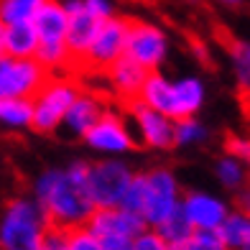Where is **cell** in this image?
Listing matches in <instances>:
<instances>
[{"label": "cell", "mask_w": 250, "mask_h": 250, "mask_svg": "<svg viewBox=\"0 0 250 250\" xmlns=\"http://www.w3.org/2000/svg\"><path fill=\"white\" fill-rule=\"evenodd\" d=\"M87 166L89 164L77 161L62 171L51 168V171L41 174V179L36 181V202L51 227H59V230L82 227L89 220V214L95 212L84 191Z\"/></svg>", "instance_id": "obj_1"}, {"label": "cell", "mask_w": 250, "mask_h": 250, "mask_svg": "<svg viewBox=\"0 0 250 250\" xmlns=\"http://www.w3.org/2000/svg\"><path fill=\"white\" fill-rule=\"evenodd\" d=\"M49 220L36 199H10L0 220V250H39Z\"/></svg>", "instance_id": "obj_2"}, {"label": "cell", "mask_w": 250, "mask_h": 250, "mask_svg": "<svg viewBox=\"0 0 250 250\" xmlns=\"http://www.w3.org/2000/svg\"><path fill=\"white\" fill-rule=\"evenodd\" d=\"M82 92V82L79 77L72 74H51L41 89L31 97V125L36 133H56L64 112L69 110L74 97Z\"/></svg>", "instance_id": "obj_3"}, {"label": "cell", "mask_w": 250, "mask_h": 250, "mask_svg": "<svg viewBox=\"0 0 250 250\" xmlns=\"http://www.w3.org/2000/svg\"><path fill=\"white\" fill-rule=\"evenodd\" d=\"M133 171L123 161H100L87 166L84 176V191L87 199L92 202L95 209H110L120 207V199L125 194V189L130 184Z\"/></svg>", "instance_id": "obj_4"}, {"label": "cell", "mask_w": 250, "mask_h": 250, "mask_svg": "<svg viewBox=\"0 0 250 250\" xmlns=\"http://www.w3.org/2000/svg\"><path fill=\"white\" fill-rule=\"evenodd\" d=\"M128 23L130 18L110 16L105 21H100V26L92 36V43L84 54L82 64L77 72H100L105 74L110 64H115L120 56L125 54V36H128Z\"/></svg>", "instance_id": "obj_5"}, {"label": "cell", "mask_w": 250, "mask_h": 250, "mask_svg": "<svg viewBox=\"0 0 250 250\" xmlns=\"http://www.w3.org/2000/svg\"><path fill=\"white\" fill-rule=\"evenodd\" d=\"M49 77L51 74L36 59H13V56L3 54L0 56V100L5 97L31 100Z\"/></svg>", "instance_id": "obj_6"}, {"label": "cell", "mask_w": 250, "mask_h": 250, "mask_svg": "<svg viewBox=\"0 0 250 250\" xmlns=\"http://www.w3.org/2000/svg\"><path fill=\"white\" fill-rule=\"evenodd\" d=\"M168 41L161 28H156L146 21H133L128 23V36H125V56L141 64L146 72H158L161 62L166 59Z\"/></svg>", "instance_id": "obj_7"}, {"label": "cell", "mask_w": 250, "mask_h": 250, "mask_svg": "<svg viewBox=\"0 0 250 250\" xmlns=\"http://www.w3.org/2000/svg\"><path fill=\"white\" fill-rule=\"evenodd\" d=\"M179 204V184L168 168H153L146 174V204H143V222L146 227H156L168 212Z\"/></svg>", "instance_id": "obj_8"}, {"label": "cell", "mask_w": 250, "mask_h": 250, "mask_svg": "<svg viewBox=\"0 0 250 250\" xmlns=\"http://www.w3.org/2000/svg\"><path fill=\"white\" fill-rule=\"evenodd\" d=\"M66 10V33H64V43H66V51L72 56V77H77V69L82 64L84 54L92 43V36L100 26V21L92 18L82 8V0H69L64 3Z\"/></svg>", "instance_id": "obj_9"}, {"label": "cell", "mask_w": 250, "mask_h": 250, "mask_svg": "<svg viewBox=\"0 0 250 250\" xmlns=\"http://www.w3.org/2000/svg\"><path fill=\"white\" fill-rule=\"evenodd\" d=\"M84 143L102 153H125L138 146L130 135V128L125 125V120L112 110H105L100 115V120L84 133Z\"/></svg>", "instance_id": "obj_10"}, {"label": "cell", "mask_w": 250, "mask_h": 250, "mask_svg": "<svg viewBox=\"0 0 250 250\" xmlns=\"http://www.w3.org/2000/svg\"><path fill=\"white\" fill-rule=\"evenodd\" d=\"M128 110V115L133 118L135 128H138V135L146 146L158 151H168L174 148V120L156 112L151 107H146L141 100H133V102H125L123 105Z\"/></svg>", "instance_id": "obj_11"}, {"label": "cell", "mask_w": 250, "mask_h": 250, "mask_svg": "<svg viewBox=\"0 0 250 250\" xmlns=\"http://www.w3.org/2000/svg\"><path fill=\"white\" fill-rule=\"evenodd\" d=\"M102 112H105L102 100L95 92H89V89L82 87V92L74 97L69 110L64 112L59 128H62L64 135H69V138H84V133L100 120ZM59 128H56V130H59Z\"/></svg>", "instance_id": "obj_12"}, {"label": "cell", "mask_w": 250, "mask_h": 250, "mask_svg": "<svg viewBox=\"0 0 250 250\" xmlns=\"http://www.w3.org/2000/svg\"><path fill=\"white\" fill-rule=\"evenodd\" d=\"M179 204L194 230H217L225 214L230 212L225 202L212 194H202V191H187L184 197H179Z\"/></svg>", "instance_id": "obj_13"}, {"label": "cell", "mask_w": 250, "mask_h": 250, "mask_svg": "<svg viewBox=\"0 0 250 250\" xmlns=\"http://www.w3.org/2000/svg\"><path fill=\"white\" fill-rule=\"evenodd\" d=\"M84 227L95 237H105V235H123V237H135L146 230V222L138 214H130L120 207H110V209H95L89 214V220Z\"/></svg>", "instance_id": "obj_14"}, {"label": "cell", "mask_w": 250, "mask_h": 250, "mask_svg": "<svg viewBox=\"0 0 250 250\" xmlns=\"http://www.w3.org/2000/svg\"><path fill=\"white\" fill-rule=\"evenodd\" d=\"M105 77L110 79V87H112V92H115V97L125 105V102L138 100L141 87L146 82V77H148V72L123 54L115 64H110L105 69Z\"/></svg>", "instance_id": "obj_15"}, {"label": "cell", "mask_w": 250, "mask_h": 250, "mask_svg": "<svg viewBox=\"0 0 250 250\" xmlns=\"http://www.w3.org/2000/svg\"><path fill=\"white\" fill-rule=\"evenodd\" d=\"M31 26L39 36V46H54L64 43L66 33V10L59 0H41L36 13L31 18Z\"/></svg>", "instance_id": "obj_16"}, {"label": "cell", "mask_w": 250, "mask_h": 250, "mask_svg": "<svg viewBox=\"0 0 250 250\" xmlns=\"http://www.w3.org/2000/svg\"><path fill=\"white\" fill-rule=\"evenodd\" d=\"M138 100L146 107H151L156 112H161L166 118H176V102H174V82H168L164 74L158 72H148L146 82L141 87Z\"/></svg>", "instance_id": "obj_17"}, {"label": "cell", "mask_w": 250, "mask_h": 250, "mask_svg": "<svg viewBox=\"0 0 250 250\" xmlns=\"http://www.w3.org/2000/svg\"><path fill=\"white\" fill-rule=\"evenodd\" d=\"M39 49V36L33 31L31 21L26 23H10L3 31V54L13 59H33Z\"/></svg>", "instance_id": "obj_18"}, {"label": "cell", "mask_w": 250, "mask_h": 250, "mask_svg": "<svg viewBox=\"0 0 250 250\" xmlns=\"http://www.w3.org/2000/svg\"><path fill=\"white\" fill-rule=\"evenodd\" d=\"M217 232L225 243V250H248L250 245V220L245 209H232L225 214Z\"/></svg>", "instance_id": "obj_19"}, {"label": "cell", "mask_w": 250, "mask_h": 250, "mask_svg": "<svg viewBox=\"0 0 250 250\" xmlns=\"http://www.w3.org/2000/svg\"><path fill=\"white\" fill-rule=\"evenodd\" d=\"M174 102H176V118L174 120H184V118H194L197 110L204 102V87L199 79L187 77L174 82Z\"/></svg>", "instance_id": "obj_20"}, {"label": "cell", "mask_w": 250, "mask_h": 250, "mask_svg": "<svg viewBox=\"0 0 250 250\" xmlns=\"http://www.w3.org/2000/svg\"><path fill=\"white\" fill-rule=\"evenodd\" d=\"M151 230H156L158 237H161V240H164L168 248H174V245L187 243L194 227H191L189 220L184 217V209H181V204H176V209H174V212H168L156 227H151Z\"/></svg>", "instance_id": "obj_21"}, {"label": "cell", "mask_w": 250, "mask_h": 250, "mask_svg": "<svg viewBox=\"0 0 250 250\" xmlns=\"http://www.w3.org/2000/svg\"><path fill=\"white\" fill-rule=\"evenodd\" d=\"M0 123L10 128H28L31 125V100L5 97L0 100Z\"/></svg>", "instance_id": "obj_22"}, {"label": "cell", "mask_w": 250, "mask_h": 250, "mask_svg": "<svg viewBox=\"0 0 250 250\" xmlns=\"http://www.w3.org/2000/svg\"><path fill=\"white\" fill-rule=\"evenodd\" d=\"M227 39V49H230V56H232V64H235V74H237V87L240 89H248L250 84V49L245 41H237L232 39L230 33H225Z\"/></svg>", "instance_id": "obj_23"}, {"label": "cell", "mask_w": 250, "mask_h": 250, "mask_svg": "<svg viewBox=\"0 0 250 250\" xmlns=\"http://www.w3.org/2000/svg\"><path fill=\"white\" fill-rule=\"evenodd\" d=\"M41 0H0V21L3 26L10 23H26L33 18Z\"/></svg>", "instance_id": "obj_24"}, {"label": "cell", "mask_w": 250, "mask_h": 250, "mask_svg": "<svg viewBox=\"0 0 250 250\" xmlns=\"http://www.w3.org/2000/svg\"><path fill=\"white\" fill-rule=\"evenodd\" d=\"M143 204H146V174H133L130 184L125 189V194L120 199V209L130 212V214H143ZM143 220V217H141Z\"/></svg>", "instance_id": "obj_25"}, {"label": "cell", "mask_w": 250, "mask_h": 250, "mask_svg": "<svg viewBox=\"0 0 250 250\" xmlns=\"http://www.w3.org/2000/svg\"><path fill=\"white\" fill-rule=\"evenodd\" d=\"M217 179H220L230 191H240L243 184H245V168H243V161L230 158V156L220 158V161H217Z\"/></svg>", "instance_id": "obj_26"}, {"label": "cell", "mask_w": 250, "mask_h": 250, "mask_svg": "<svg viewBox=\"0 0 250 250\" xmlns=\"http://www.w3.org/2000/svg\"><path fill=\"white\" fill-rule=\"evenodd\" d=\"M204 138H207V130L194 118L174 120V146H191V143H199Z\"/></svg>", "instance_id": "obj_27"}, {"label": "cell", "mask_w": 250, "mask_h": 250, "mask_svg": "<svg viewBox=\"0 0 250 250\" xmlns=\"http://www.w3.org/2000/svg\"><path fill=\"white\" fill-rule=\"evenodd\" d=\"M62 250H102V248H100V240H97V237L82 225V227L64 230Z\"/></svg>", "instance_id": "obj_28"}, {"label": "cell", "mask_w": 250, "mask_h": 250, "mask_svg": "<svg viewBox=\"0 0 250 250\" xmlns=\"http://www.w3.org/2000/svg\"><path fill=\"white\" fill-rule=\"evenodd\" d=\"M181 245H184V250H225V243L217 230H191L189 240Z\"/></svg>", "instance_id": "obj_29"}, {"label": "cell", "mask_w": 250, "mask_h": 250, "mask_svg": "<svg viewBox=\"0 0 250 250\" xmlns=\"http://www.w3.org/2000/svg\"><path fill=\"white\" fill-rule=\"evenodd\" d=\"M130 250H168V245L158 237L156 230H151V227H146V230L141 235L133 237V245Z\"/></svg>", "instance_id": "obj_30"}, {"label": "cell", "mask_w": 250, "mask_h": 250, "mask_svg": "<svg viewBox=\"0 0 250 250\" xmlns=\"http://www.w3.org/2000/svg\"><path fill=\"white\" fill-rule=\"evenodd\" d=\"M225 151L230 158H237V161H248L250 148H248V141L240 138V135H225Z\"/></svg>", "instance_id": "obj_31"}, {"label": "cell", "mask_w": 250, "mask_h": 250, "mask_svg": "<svg viewBox=\"0 0 250 250\" xmlns=\"http://www.w3.org/2000/svg\"><path fill=\"white\" fill-rule=\"evenodd\" d=\"M82 8L97 21H105L110 16H115V8H112L110 0H82Z\"/></svg>", "instance_id": "obj_32"}, {"label": "cell", "mask_w": 250, "mask_h": 250, "mask_svg": "<svg viewBox=\"0 0 250 250\" xmlns=\"http://www.w3.org/2000/svg\"><path fill=\"white\" fill-rule=\"evenodd\" d=\"M97 240L102 250H130L133 245V237H123V235H105V237H97Z\"/></svg>", "instance_id": "obj_33"}, {"label": "cell", "mask_w": 250, "mask_h": 250, "mask_svg": "<svg viewBox=\"0 0 250 250\" xmlns=\"http://www.w3.org/2000/svg\"><path fill=\"white\" fill-rule=\"evenodd\" d=\"M217 3H222V5H227V8H240L243 0H217Z\"/></svg>", "instance_id": "obj_34"}, {"label": "cell", "mask_w": 250, "mask_h": 250, "mask_svg": "<svg viewBox=\"0 0 250 250\" xmlns=\"http://www.w3.org/2000/svg\"><path fill=\"white\" fill-rule=\"evenodd\" d=\"M3 31H5V26H3V21H0V56H3Z\"/></svg>", "instance_id": "obj_35"}, {"label": "cell", "mask_w": 250, "mask_h": 250, "mask_svg": "<svg viewBox=\"0 0 250 250\" xmlns=\"http://www.w3.org/2000/svg\"><path fill=\"white\" fill-rule=\"evenodd\" d=\"M39 250H59V248H51V245H43V243H41V245H39Z\"/></svg>", "instance_id": "obj_36"}]
</instances>
